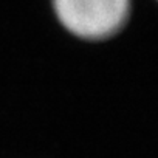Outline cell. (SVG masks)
Masks as SVG:
<instances>
[{"label":"cell","instance_id":"obj_1","mask_svg":"<svg viewBox=\"0 0 158 158\" xmlns=\"http://www.w3.org/2000/svg\"><path fill=\"white\" fill-rule=\"evenodd\" d=\"M57 22L71 36L104 42L129 22L132 0H51Z\"/></svg>","mask_w":158,"mask_h":158}]
</instances>
